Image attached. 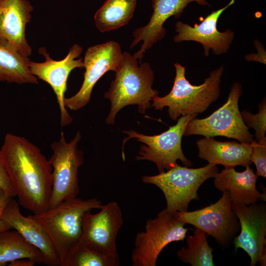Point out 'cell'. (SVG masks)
<instances>
[{"label": "cell", "instance_id": "2", "mask_svg": "<svg viewBox=\"0 0 266 266\" xmlns=\"http://www.w3.org/2000/svg\"><path fill=\"white\" fill-rule=\"evenodd\" d=\"M103 205L97 198L86 200L75 198L64 200L54 208L32 216L50 237L59 260V266H66L69 257L79 245L84 214Z\"/></svg>", "mask_w": 266, "mask_h": 266}, {"label": "cell", "instance_id": "24", "mask_svg": "<svg viewBox=\"0 0 266 266\" xmlns=\"http://www.w3.org/2000/svg\"><path fill=\"white\" fill-rule=\"evenodd\" d=\"M206 233L195 228L193 235L186 236L187 247L177 250V258L192 266H213L212 251L207 242Z\"/></svg>", "mask_w": 266, "mask_h": 266}, {"label": "cell", "instance_id": "15", "mask_svg": "<svg viewBox=\"0 0 266 266\" xmlns=\"http://www.w3.org/2000/svg\"><path fill=\"white\" fill-rule=\"evenodd\" d=\"M234 0H231L225 7L212 11L200 24L192 27L181 21L175 24L177 34L173 37L176 42L183 41H194L202 44L204 54L208 56L210 49L215 55L226 53L229 49L234 37L233 31L227 29L224 32L217 29V22L221 14L230 5L233 4Z\"/></svg>", "mask_w": 266, "mask_h": 266}, {"label": "cell", "instance_id": "7", "mask_svg": "<svg viewBox=\"0 0 266 266\" xmlns=\"http://www.w3.org/2000/svg\"><path fill=\"white\" fill-rule=\"evenodd\" d=\"M81 138V133L77 132L68 142L62 132L59 140L51 144L52 155L49 160L53 182L48 209L79 194L78 168L84 163L83 152L78 147Z\"/></svg>", "mask_w": 266, "mask_h": 266}, {"label": "cell", "instance_id": "19", "mask_svg": "<svg viewBox=\"0 0 266 266\" xmlns=\"http://www.w3.org/2000/svg\"><path fill=\"white\" fill-rule=\"evenodd\" d=\"M242 172L236 171L234 167L225 168L214 176L216 189L223 192L228 191L232 202L250 205L266 201V193H260L256 188L258 176L250 165Z\"/></svg>", "mask_w": 266, "mask_h": 266}, {"label": "cell", "instance_id": "12", "mask_svg": "<svg viewBox=\"0 0 266 266\" xmlns=\"http://www.w3.org/2000/svg\"><path fill=\"white\" fill-rule=\"evenodd\" d=\"M100 209L96 214L90 211L84 214L80 243L104 255L117 256L116 238L123 223L121 208L111 201Z\"/></svg>", "mask_w": 266, "mask_h": 266}, {"label": "cell", "instance_id": "10", "mask_svg": "<svg viewBox=\"0 0 266 266\" xmlns=\"http://www.w3.org/2000/svg\"><path fill=\"white\" fill-rule=\"evenodd\" d=\"M232 204L229 192L226 191L214 203L193 211H177L172 215L176 219L204 231L214 237L220 245L225 247L240 229Z\"/></svg>", "mask_w": 266, "mask_h": 266}, {"label": "cell", "instance_id": "6", "mask_svg": "<svg viewBox=\"0 0 266 266\" xmlns=\"http://www.w3.org/2000/svg\"><path fill=\"white\" fill-rule=\"evenodd\" d=\"M198 114H187L178 119L177 123L161 133L154 135H147L135 131H123L128 135L123 140L125 143L134 138L144 143L141 145L136 160H148L154 163L160 173L169 170L180 160L186 166H190L193 163L183 154L181 141L188 123L196 118Z\"/></svg>", "mask_w": 266, "mask_h": 266}, {"label": "cell", "instance_id": "1", "mask_svg": "<svg viewBox=\"0 0 266 266\" xmlns=\"http://www.w3.org/2000/svg\"><path fill=\"white\" fill-rule=\"evenodd\" d=\"M0 151L19 203L33 214L48 209L52 168L40 149L25 137L8 133Z\"/></svg>", "mask_w": 266, "mask_h": 266}, {"label": "cell", "instance_id": "20", "mask_svg": "<svg viewBox=\"0 0 266 266\" xmlns=\"http://www.w3.org/2000/svg\"><path fill=\"white\" fill-rule=\"evenodd\" d=\"M199 157L208 163L223 165L225 168L237 166L250 165V156L252 151L250 143L236 141L222 142L213 137H204L196 142Z\"/></svg>", "mask_w": 266, "mask_h": 266}, {"label": "cell", "instance_id": "3", "mask_svg": "<svg viewBox=\"0 0 266 266\" xmlns=\"http://www.w3.org/2000/svg\"><path fill=\"white\" fill-rule=\"evenodd\" d=\"M154 79V71L148 63H139L133 56L123 52V62L104 95L111 102L110 111L105 123L114 124L117 113L129 105H137L138 112L145 114L151 106L153 98L159 94L152 88Z\"/></svg>", "mask_w": 266, "mask_h": 266}, {"label": "cell", "instance_id": "9", "mask_svg": "<svg viewBox=\"0 0 266 266\" xmlns=\"http://www.w3.org/2000/svg\"><path fill=\"white\" fill-rule=\"evenodd\" d=\"M164 209L146 222L145 231L137 233L132 253L133 266H155L160 253L169 243L183 241L189 229Z\"/></svg>", "mask_w": 266, "mask_h": 266}, {"label": "cell", "instance_id": "17", "mask_svg": "<svg viewBox=\"0 0 266 266\" xmlns=\"http://www.w3.org/2000/svg\"><path fill=\"white\" fill-rule=\"evenodd\" d=\"M1 218L39 250L42 264L49 266H59L54 244L46 232L32 215L25 216L21 213L19 202L13 198L4 207Z\"/></svg>", "mask_w": 266, "mask_h": 266}, {"label": "cell", "instance_id": "18", "mask_svg": "<svg viewBox=\"0 0 266 266\" xmlns=\"http://www.w3.org/2000/svg\"><path fill=\"white\" fill-rule=\"evenodd\" d=\"M33 8L28 0H0V38L6 40L23 55L32 49L26 37V27Z\"/></svg>", "mask_w": 266, "mask_h": 266}, {"label": "cell", "instance_id": "29", "mask_svg": "<svg viewBox=\"0 0 266 266\" xmlns=\"http://www.w3.org/2000/svg\"><path fill=\"white\" fill-rule=\"evenodd\" d=\"M11 198L8 197L4 191L0 188V232L12 229L8 224L1 218L4 208Z\"/></svg>", "mask_w": 266, "mask_h": 266}, {"label": "cell", "instance_id": "23", "mask_svg": "<svg viewBox=\"0 0 266 266\" xmlns=\"http://www.w3.org/2000/svg\"><path fill=\"white\" fill-rule=\"evenodd\" d=\"M29 258L36 263L42 262L39 250L26 241L16 231L0 232V266L7 265L14 260Z\"/></svg>", "mask_w": 266, "mask_h": 266}, {"label": "cell", "instance_id": "13", "mask_svg": "<svg viewBox=\"0 0 266 266\" xmlns=\"http://www.w3.org/2000/svg\"><path fill=\"white\" fill-rule=\"evenodd\" d=\"M39 51L44 56L45 60L41 63L30 61V71L36 78L47 82L52 87L60 108L61 125L65 127L72 121L64 103L67 79L72 70L84 67L83 59H77L82 53L83 48L79 44L72 45L66 57L59 61L51 59L45 49L41 48Z\"/></svg>", "mask_w": 266, "mask_h": 266}, {"label": "cell", "instance_id": "28", "mask_svg": "<svg viewBox=\"0 0 266 266\" xmlns=\"http://www.w3.org/2000/svg\"><path fill=\"white\" fill-rule=\"evenodd\" d=\"M0 188L5 195L9 198L16 196L10 178L4 166L1 152L0 151Z\"/></svg>", "mask_w": 266, "mask_h": 266}, {"label": "cell", "instance_id": "11", "mask_svg": "<svg viewBox=\"0 0 266 266\" xmlns=\"http://www.w3.org/2000/svg\"><path fill=\"white\" fill-rule=\"evenodd\" d=\"M123 60V53L117 42L109 41L88 48L83 60L85 69L83 82L77 93L70 98H65L66 107L77 110L87 104L96 83L106 72H116Z\"/></svg>", "mask_w": 266, "mask_h": 266}, {"label": "cell", "instance_id": "22", "mask_svg": "<svg viewBox=\"0 0 266 266\" xmlns=\"http://www.w3.org/2000/svg\"><path fill=\"white\" fill-rule=\"evenodd\" d=\"M137 0H106L94 16L95 25L101 33L126 25L133 16Z\"/></svg>", "mask_w": 266, "mask_h": 266}, {"label": "cell", "instance_id": "14", "mask_svg": "<svg viewBox=\"0 0 266 266\" xmlns=\"http://www.w3.org/2000/svg\"><path fill=\"white\" fill-rule=\"evenodd\" d=\"M238 217L239 234L234 237L235 250L242 249L251 259V266L266 265V204L263 201L250 205L232 203Z\"/></svg>", "mask_w": 266, "mask_h": 266}, {"label": "cell", "instance_id": "26", "mask_svg": "<svg viewBox=\"0 0 266 266\" xmlns=\"http://www.w3.org/2000/svg\"><path fill=\"white\" fill-rule=\"evenodd\" d=\"M241 116L243 121L249 128H252L255 131V135L257 141L266 138V102L265 98L259 105V112L253 114L250 111L242 110Z\"/></svg>", "mask_w": 266, "mask_h": 266}, {"label": "cell", "instance_id": "25", "mask_svg": "<svg viewBox=\"0 0 266 266\" xmlns=\"http://www.w3.org/2000/svg\"><path fill=\"white\" fill-rule=\"evenodd\" d=\"M120 264L119 255H104L79 243L70 254L66 266H118Z\"/></svg>", "mask_w": 266, "mask_h": 266}, {"label": "cell", "instance_id": "8", "mask_svg": "<svg viewBox=\"0 0 266 266\" xmlns=\"http://www.w3.org/2000/svg\"><path fill=\"white\" fill-rule=\"evenodd\" d=\"M242 93L241 84L234 83L226 102L209 116L192 119L188 123L184 135L222 136L235 139L240 143H251L254 140L253 135L243 121L238 108V100Z\"/></svg>", "mask_w": 266, "mask_h": 266}, {"label": "cell", "instance_id": "27", "mask_svg": "<svg viewBox=\"0 0 266 266\" xmlns=\"http://www.w3.org/2000/svg\"><path fill=\"white\" fill-rule=\"evenodd\" d=\"M252 151L250 160L254 163L257 168V176L266 177V138L253 140L251 143Z\"/></svg>", "mask_w": 266, "mask_h": 266}, {"label": "cell", "instance_id": "4", "mask_svg": "<svg viewBox=\"0 0 266 266\" xmlns=\"http://www.w3.org/2000/svg\"><path fill=\"white\" fill-rule=\"evenodd\" d=\"M175 77L170 92L166 96L153 98L151 105L156 110L168 107V114L173 120L187 114L201 113L217 100L220 94V84L223 66L212 71L200 85L191 84L185 77V67L176 63Z\"/></svg>", "mask_w": 266, "mask_h": 266}, {"label": "cell", "instance_id": "30", "mask_svg": "<svg viewBox=\"0 0 266 266\" xmlns=\"http://www.w3.org/2000/svg\"><path fill=\"white\" fill-rule=\"evenodd\" d=\"M36 262L31 259L21 258L9 263V266H33Z\"/></svg>", "mask_w": 266, "mask_h": 266}, {"label": "cell", "instance_id": "16", "mask_svg": "<svg viewBox=\"0 0 266 266\" xmlns=\"http://www.w3.org/2000/svg\"><path fill=\"white\" fill-rule=\"evenodd\" d=\"M193 1L208 4L205 0H152L153 13L150 20L145 26L134 30L130 45L132 48L142 41L140 49L133 55L139 63L145 52L165 36L166 30L163 26L166 20L171 16L179 17L188 4Z\"/></svg>", "mask_w": 266, "mask_h": 266}, {"label": "cell", "instance_id": "21", "mask_svg": "<svg viewBox=\"0 0 266 266\" xmlns=\"http://www.w3.org/2000/svg\"><path fill=\"white\" fill-rule=\"evenodd\" d=\"M29 57L23 55L6 40L0 38V82L37 84V78L29 67Z\"/></svg>", "mask_w": 266, "mask_h": 266}, {"label": "cell", "instance_id": "5", "mask_svg": "<svg viewBox=\"0 0 266 266\" xmlns=\"http://www.w3.org/2000/svg\"><path fill=\"white\" fill-rule=\"evenodd\" d=\"M216 165L208 163L203 167L193 168L177 164L168 170L153 176H144L142 181L156 185L163 192L166 210L171 213L187 211L190 202L199 199L198 191L207 179L218 172Z\"/></svg>", "mask_w": 266, "mask_h": 266}]
</instances>
